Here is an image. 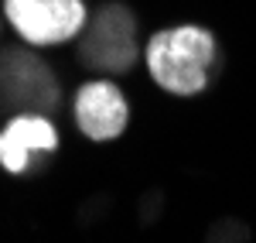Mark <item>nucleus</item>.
<instances>
[{
  "label": "nucleus",
  "instance_id": "2",
  "mask_svg": "<svg viewBox=\"0 0 256 243\" xmlns=\"http://www.w3.org/2000/svg\"><path fill=\"white\" fill-rule=\"evenodd\" d=\"M4 14L20 38L38 48L72 41L89 21L82 0H4Z\"/></svg>",
  "mask_w": 256,
  "mask_h": 243
},
{
  "label": "nucleus",
  "instance_id": "3",
  "mask_svg": "<svg viewBox=\"0 0 256 243\" xmlns=\"http://www.w3.org/2000/svg\"><path fill=\"white\" fill-rule=\"evenodd\" d=\"M130 120L126 96L116 89V82H86L76 96V123L89 141H113L123 134Z\"/></svg>",
  "mask_w": 256,
  "mask_h": 243
},
{
  "label": "nucleus",
  "instance_id": "5",
  "mask_svg": "<svg viewBox=\"0 0 256 243\" xmlns=\"http://www.w3.org/2000/svg\"><path fill=\"white\" fill-rule=\"evenodd\" d=\"M86 45H92V59L99 65L126 69L137 55V48H134V18L123 7H106Z\"/></svg>",
  "mask_w": 256,
  "mask_h": 243
},
{
  "label": "nucleus",
  "instance_id": "4",
  "mask_svg": "<svg viewBox=\"0 0 256 243\" xmlns=\"http://www.w3.org/2000/svg\"><path fill=\"white\" fill-rule=\"evenodd\" d=\"M55 147H58V134L52 120L34 117V113L14 117L0 130V168L20 175L34 151H55Z\"/></svg>",
  "mask_w": 256,
  "mask_h": 243
},
{
  "label": "nucleus",
  "instance_id": "1",
  "mask_svg": "<svg viewBox=\"0 0 256 243\" xmlns=\"http://www.w3.org/2000/svg\"><path fill=\"white\" fill-rule=\"evenodd\" d=\"M147 72L171 96H198L216 62V38L198 24H178L147 41Z\"/></svg>",
  "mask_w": 256,
  "mask_h": 243
}]
</instances>
